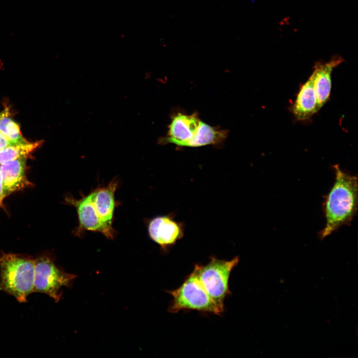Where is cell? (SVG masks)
Returning a JSON list of instances; mask_svg holds the SVG:
<instances>
[{
    "mask_svg": "<svg viewBox=\"0 0 358 358\" xmlns=\"http://www.w3.org/2000/svg\"><path fill=\"white\" fill-rule=\"evenodd\" d=\"M335 181L323 203L325 218L324 228L319 233L323 239L341 227L350 225L358 210V178L357 176L333 166Z\"/></svg>",
    "mask_w": 358,
    "mask_h": 358,
    "instance_id": "1",
    "label": "cell"
},
{
    "mask_svg": "<svg viewBox=\"0 0 358 358\" xmlns=\"http://www.w3.org/2000/svg\"><path fill=\"white\" fill-rule=\"evenodd\" d=\"M34 279V259L0 253V291L13 296L19 302H25L33 292Z\"/></svg>",
    "mask_w": 358,
    "mask_h": 358,
    "instance_id": "2",
    "label": "cell"
},
{
    "mask_svg": "<svg viewBox=\"0 0 358 358\" xmlns=\"http://www.w3.org/2000/svg\"><path fill=\"white\" fill-rule=\"evenodd\" d=\"M167 292L173 297L168 308L171 313L193 310L219 315L224 311V305L213 300L204 288L195 267L178 288Z\"/></svg>",
    "mask_w": 358,
    "mask_h": 358,
    "instance_id": "3",
    "label": "cell"
},
{
    "mask_svg": "<svg viewBox=\"0 0 358 358\" xmlns=\"http://www.w3.org/2000/svg\"><path fill=\"white\" fill-rule=\"evenodd\" d=\"M76 277V275L67 273L57 266L49 255L34 259L33 292L44 293L56 302L61 298L62 288L70 287Z\"/></svg>",
    "mask_w": 358,
    "mask_h": 358,
    "instance_id": "4",
    "label": "cell"
},
{
    "mask_svg": "<svg viewBox=\"0 0 358 358\" xmlns=\"http://www.w3.org/2000/svg\"><path fill=\"white\" fill-rule=\"evenodd\" d=\"M239 262L236 256L231 260L211 257L204 266L196 265L198 278L209 295L218 303L224 305V300L230 294L229 279L233 268Z\"/></svg>",
    "mask_w": 358,
    "mask_h": 358,
    "instance_id": "5",
    "label": "cell"
},
{
    "mask_svg": "<svg viewBox=\"0 0 358 358\" xmlns=\"http://www.w3.org/2000/svg\"><path fill=\"white\" fill-rule=\"evenodd\" d=\"M65 200V203L74 207L77 211L78 225L73 231L75 236L81 237L89 231L100 233L107 239L114 238L116 231L109 229L102 223L94 208L90 193L87 195L82 194L79 199L68 194Z\"/></svg>",
    "mask_w": 358,
    "mask_h": 358,
    "instance_id": "6",
    "label": "cell"
},
{
    "mask_svg": "<svg viewBox=\"0 0 358 358\" xmlns=\"http://www.w3.org/2000/svg\"><path fill=\"white\" fill-rule=\"evenodd\" d=\"M149 236L163 251L174 245L184 235L182 223L177 221L171 214L158 216L147 222Z\"/></svg>",
    "mask_w": 358,
    "mask_h": 358,
    "instance_id": "7",
    "label": "cell"
},
{
    "mask_svg": "<svg viewBox=\"0 0 358 358\" xmlns=\"http://www.w3.org/2000/svg\"><path fill=\"white\" fill-rule=\"evenodd\" d=\"M119 179L114 177L107 186L99 185L90 193L94 208L102 223L109 229L113 227L115 208L120 202L115 200V192L119 186Z\"/></svg>",
    "mask_w": 358,
    "mask_h": 358,
    "instance_id": "8",
    "label": "cell"
},
{
    "mask_svg": "<svg viewBox=\"0 0 358 358\" xmlns=\"http://www.w3.org/2000/svg\"><path fill=\"white\" fill-rule=\"evenodd\" d=\"M201 121L195 113L186 115L179 113L172 117L167 136L160 139L158 143L188 147L195 136Z\"/></svg>",
    "mask_w": 358,
    "mask_h": 358,
    "instance_id": "9",
    "label": "cell"
},
{
    "mask_svg": "<svg viewBox=\"0 0 358 358\" xmlns=\"http://www.w3.org/2000/svg\"><path fill=\"white\" fill-rule=\"evenodd\" d=\"M340 56H334L326 62H318L314 67L313 85L316 96L317 111L329 100L332 87L331 74L333 69L342 63Z\"/></svg>",
    "mask_w": 358,
    "mask_h": 358,
    "instance_id": "10",
    "label": "cell"
},
{
    "mask_svg": "<svg viewBox=\"0 0 358 358\" xmlns=\"http://www.w3.org/2000/svg\"><path fill=\"white\" fill-rule=\"evenodd\" d=\"M26 161V157H21L1 164L0 170L5 196L31 184L25 175Z\"/></svg>",
    "mask_w": 358,
    "mask_h": 358,
    "instance_id": "11",
    "label": "cell"
},
{
    "mask_svg": "<svg viewBox=\"0 0 358 358\" xmlns=\"http://www.w3.org/2000/svg\"><path fill=\"white\" fill-rule=\"evenodd\" d=\"M314 75L312 73L307 81L300 88L291 110L299 121H306L317 112L316 96L313 85Z\"/></svg>",
    "mask_w": 358,
    "mask_h": 358,
    "instance_id": "12",
    "label": "cell"
},
{
    "mask_svg": "<svg viewBox=\"0 0 358 358\" xmlns=\"http://www.w3.org/2000/svg\"><path fill=\"white\" fill-rule=\"evenodd\" d=\"M227 133L226 130L219 129L201 121L195 136L188 147H198L221 144L227 138Z\"/></svg>",
    "mask_w": 358,
    "mask_h": 358,
    "instance_id": "13",
    "label": "cell"
},
{
    "mask_svg": "<svg viewBox=\"0 0 358 358\" xmlns=\"http://www.w3.org/2000/svg\"><path fill=\"white\" fill-rule=\"evenodd\" d=\"M40 144V142L13 144L0 150V164L21 157H27Z\"/></svg>",
    "mask_w": 358,
    "mask_h": 358,
    "instance_id": "14",
    "label": "cell"
},
{
    "mask_svg": "<svg viewBox=\"0 0 358 358\" xmlns=\"http://www.w3.org/2000/svg\"><path fill=\"white\" fill-rule=\"evenodd\" d=\"M0 132L12 144L23 143L27 142L22 137L18 124L9 117L8 111L7 109L0 113Z\"/></svg>",
    "mask_w": 358,
    "mask_h": 358,
    "instance_id": "15",
    "label": "cell"
},
{
    "mask_svg": "<svg viewBox=\"0 0 358 358\" xmlns=\"http://www.w3.org/2000/svg\"><path fill=\"white\" fill-rule=\"evenodd\" d=\"M13 144L11 142L0 132V150L3 149L7 146Z\"/></svg>",
    "mask_w": 358,
    "mask_h": 358,
    "instance_id": "16",
    "label": "cell"
},
{
    "mask_svg": "<svg viewBox=\"0 0 358 358\" xmlns=\"http://www.w3.org/2000/svg\"><path fill=\"white\" fill-rule=\"evenodd\" d=\"M5 196V195L3 189L2 177L0 170V205L1 204L2 200L3 199Z\"/></svg>",
    "mask_w": 358,
    "mask_h": 358,
    "instance_id": "17",
    "label": "cell"
}]
</instances>
